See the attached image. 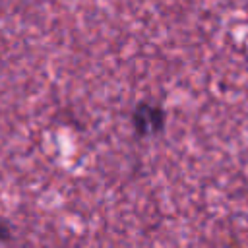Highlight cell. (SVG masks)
<instances>
[{
	"mask_svg": "<svg viewBox=\"0 0 248 248\" xmlns=\"http://www.w3.org/2000/svg\"><path fill=\"white\" fill-rule=\"evenodd\" d=\"M132 124L138 136H155L165 126V110L153 103H140L132 112Z\"/></svg>",
	"mask_w": 248,
	"mask_h": 248,
	"instance_id": "cell-1",
	"label": "cell"
},
{
	"mask_svg": "<svg viewBox=\"0 0 248 248\" xmlns=\"http://www.w3.org/2000/svg\"><path fill=\"white\" fill-rule=\"evenodd\" d=\"M2 227H0V240H6V238H10V227L6 225V223H0Z\"/></svg>",
	"mask_w": 248,
	"mask_h": 248,
	"instance_id": "cell-2",
	"label": "cell"
}]
</instances>
